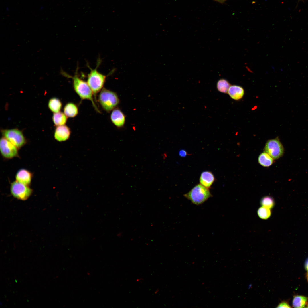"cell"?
Wrapping results in <instances>:
<instances>
[{"label": "cell", "instance_id": "cell-1", "mask_svg": "<svg viewBox=\"0 0 308 308\" xmlns=\"http://www.w3.org/2000/svg\"><path fill=\"white\" fill-rule=\"evenodd\" d=\"M78 66H77L74 75L72 76L68 74L61 69L60 73L62 75L67 78H71L72 80L74 89L82 100H87L90 101L98 113L100 111L95 103L93 99V92L87 82L80 78L78 75Z\"/></svg>", "mask_w": 308, "mask_h": 308}, {"label": "cell", "instance_id": "cell-2", "mask_svg": "<svg viewBox=\"0 0 308 308\" xmlns=\"http://www.w3.org/2000/svg\"><path fill=\"white\" fill-rule=\"evenodd\" d=\"M101 62L100 59L99 58L98 60L96 66L94 69L91 68L88 64L87 65L90 71L88 75L87 82L93 92L95 100L97 93L103 88L107 77L113 74L116 70L115 68L113 69L107 76L100 73L98 71L97 68Z\"/></svg>", "mask_w": 308, "mask_h": 308}, {"label": "cell", "instance_id": "cell-3", "mask_svg": "<svg viewBox=\"0 0 308 308\" xmlns=\"http://www.w3.org/2000/svg\"><path fill=\"white\" fill-rule=\"evenodd\" d=\"M184 196L194 204L198 205L205 202L212 196V195L208 188L200 184L195 186Z\"/></svg>", "mask_w": 308, "mask_h": 308}, {"label": "cell", "instance_id": "cell-4", "mask_svg": "<svg viewBox=\"0 0 308 308\" xmlns=\"http://www.w3.org/2000/svg\"><path fill=\"white\" fill-rule=\"evenodd\" d=\"M98 102L102 108L109 112L119 104V100L116 93L103 88L98 95Z\"/></svg>", "mask_w": 308, "mask_h": 308}, {"label": "cell", "instance_id": "cell-5", "mask_svg": "<svg viewBox=\"0 0 308 308\" xmlns=\"http://www.w3.org/2000/svg\"><path fill=\"white\" fill-rule=\"evenodd\" d=\"M1 132L3 137L18 149L22 147L26 143V140L22 132L18 129L2 130Z\"/></svg>", "mask_w": 308, "mask_h": 308}, {"label": "cell", "instance_id": "cell-6", "mask_svg": "<svg viewBox=\"0 0 308 308\" xmlns=\"http://www.w3.org/2000/svg\"><path fill=\"white\" fill-rule=\"evenodd\" d=\"M264 151L275 160L281 157L284 153L283 147L278 137L268 140Z\"/></svg>", "mask_w": 308, "mask_h": 308}, {"label": "cell", "instance_id": "cell-7", "mask_svg": "<svg viewBox=\"0 0 308 308\" xmlns=\"http://www.w3.org/2000/svg\"><path fill=\"white\" fill-rule=\"evenodd\" d=\"M11 194L18 199L25 200L31 195L32 190L29 186L16 181L12 182L10 187Z\"/></svg>", "mask_w": 308, "mask_h": 308}, {"label": "cell", "instance_id": "cell-8", "mask_svg": "<svg viewBox=\"0 0 308 308\" xmlns=\"http://www.w3.org/2000/svg\"><path fill=\"white\" fill-rule=\"evenodd\" d=\"M18 149L13 144L4 137L0 140V150L1 154L5 158L11 159L18 157Z\"/></svg>", "mask_w": 308, "mask_h": 308}, {"label": "cell", "instance_id": "cell-9", "mask_svg": "<svg viewBox=\"0 0 308 308\" xmlns=\"http://www.w3.org/2000/svg\"><path fill=\"white\" fill-rule=\"evenodd\" d=\"M110 118L112 123L118 128L122 127L125 124V116L123 112L119 108H115L112 110Z\"/></svg>", "mask_w": 308, "mask_h": 308}, {"label": "cell", "instance_id": "cell-10", "mask_svg": "<svg viewBox=\"0 0 308 308\" xmlns=\"http://www.w3.org/2000/svg\"><path fill=\"white\" fill-rule=\"evenodd\" d=\"M71 133L70 129L65 125L58 126L55 129L54 137L59 142L65 141L70 137Z\"/></svg>", "mask_w": 308, "mask_h": 308}, {"label": "cell", "instance_id": "cell-11", "mask_svg": "<svg viewBox=\"0 0 308 308\" xmlns=\"http://www.w3.org/2000/svg\"><path fill=\"white\" fill-rule=\"evenodd\" d=\"M33 175L29 171L25 169H21L17 172L15 175L16 181L24 185H30Z\"/></svg>", "mask_w": 308, "mask_h": 308}, {"label": "cell", "instance_id": "cell-12", "mask_svg": "<svg viewBox=\"0 0 308 308\" xmlns=\"http://www.w3.org/2000/svg\"><path fill=\"white\" fill-rule=\"evenodd\" d=\"M227 93L231 98L237 100H240L243 98L244 94V91L242 87L234 85H231Z\"/></svg>", "mask_w": 308, "mask_h": 308}, {"label": "cell", "instance_id": "cell-13", "mask_svg": "<svg viewBox=\"0 0 308 308\" xmlns=\"http://www.w3.org/2000/svg\"><path fill=\"white\" fill-rule=\"evenodd\" d=\"M215 181L213 173L209 171H204L201 175L199 179L200 183L204 187L209 188Z\"/></svg>", "mask_w": 308, "mask_h": 308}, {"label": "cell", "instance_id": "cell-14", "mask_svg": "<svg viewBox=\"0 0 308 308\" xmlns=\"http://www.w3.org/2000/svg\"><path fill=\"white\" fill-rule=\"evenodd\" d=\"M64 112L68 117L74 118L78 115V106L75 104L69 102L66 104L64 106Z\"/></svg>", "mask_w": 308, "mask_h": 308}, {"label": "cell", "instance_id": "cell-15", "mask_svg": "<svg viewBox=\"0 0 308 308\" xmlns=\"http://www.w3.org/2000/svg\"><path fill=\"white\" fill-rule=\"evenodd\" d=\"M258 162L261 165L264 167H269L273 163L274 159L266 152L261 153L258 158Z\"/></svg>", "mask_w": 308, "mask_h": 308}, {"label": "cell", "instance_id": "cell-16", "mask_svg": "<svg viewBox=\"0 0 308 308\" xmlns=\"http://www.w3.org/2000/svg\"><path fill=\"white\" fill-rule=\"evenodd\" d=\"M67 118L64 113L60 112L54 113L52 116L54 123L57 126L65 125Z\"/></svg>", "mask_w": 308, "mask_h": 308}, {"label": "cell", "instance_id": "cell-17", "mask_svg": "<svg viewBox=\"0 0 308 308\" xmlns=\"http://www.w3.org/2000/svg\"><path fill=\"white\" fill-rule=\"evenodd\" d=\"M62 106V103L60 100L59 99L55 97L50 99L48 103L49 108L54 113L60 112Z\"/></svg>", "mask_w": 308, "mask_h": 308}, {"label": "cell", "instance_id": "cell-18", "mask_svg": "<svg viewBox=\"0 0 308 308\" xmlns=\"http://www.w3.org/2000/svg\"><path fill=\"white\" fill-rule=\"evenodd\" d=\"M231 85L227 80L221 79L219 80L217 82V88L219 92L227 94Z\"/></svg>", "mask_w": 308, "mask_h": 308}, {"label": "cell", "instance_id": "cell-19", "mask_svg": "<svg viewBox=\"0 0 308 308\" xmlns=\"http://www.w3.org/2000/svg\"><path fill=\"white\" fill-rule=\"evenodd\" d=\"M307 299L306 297L302 296H295L293 301V305L295 308H303L305 307Z\"/></svg>", "mask_w": 308, "mask_h": 308}, {"label": "cell", "instance_id": "cell-20", "mask_svg": "<svg viewBox=\"0 0 308 308\" xmlns=\"http://www.w3.org/2000/svg\"><path fill=\"white\" fill-rule=\"evenodd\" d=\"M257 213L258 216L263 219H268L271 215L270 209L264 206L260 207L258 209Z\"/></svg>", "mask_w": 308, "mask_h": 308}, {"label": "cell", "instance_id": "cell-21", "mask_svg": "<svg viewBox=\"0 0 308 308\" xmlns=\"http://www.w3.org/2000/svg\"><path fill=\"white\" fill-rule=\"evenodd\" d=\"M260 203L263 206L270 209L273 208L274 205L273 199L270 196L263 197L261 200Z\"/></svg>", "mask_w": 308, "mask_h": 308}, {"label": "cell", "instance_id": "cell-22", "mask_svg": "<svg viewBox=\"0 0 308 308\" xmlns=\"http://www.w3.org/2000/svg\"><path fill=\"white\" fill-rule=\"evenodd\" d=\"M278 308H290L289 305L285 302H282L280 303L277 307Z\"/></svg>", "mask_w": 308, "mask_h": 308}, {"label": "cell", "instance_id": "cell-23", "mask_svg": "<svg viewBox=\"0 0 308 308\" xmlns=\"http://www.w3.org/2000/svg\"><path fill=\"white\" fill-rule=\"evenodd\" d=\"M179 155L181 157H184L189 155L186 151L182 149L179 151Z\"/></svg>", "mask_w": 308, "mask_h": 308}, {"label": "cell", "instance_id": "cell-24", "mask_svg": "<svg viewBox=\"0 0 308 308\" xmlns=\"http://www.w3.org/2000/svg\"><path fill=\"white\" fill-rule=\"evenodd\" d=\"M226 0H214L215 1L221 3H223Z\"/></svg>", "mask_w": 308, "mask_h": 308}, {"label": "cell", "instance_id": "cell-25", "mask_svg": "<svg viewBox=\"0 0 308 308\" xmlns=\"http://www.w3.org/2000/svg\"><path fill=\"white\" fill-rule=\"evenodd\" d=\"M305 267L306 269L308 271V259L306 261Z\"/></svg>", "mask_w": 308, "mask_h": 308}, {"label": "cell", "instance_id": "cell-26", "mask_svg": "<svg viewBox=\"0 0 308 308\" xmlns=\"http://www.w3.org/2000/svg\"><path fill=\"white\" fill-rule=\"evenodd\" d=\"M307 278H308V274H307Z\"/></svg>", "mask_w": 308, "mask_h": 308}, {"label": "cell", "instance_id": "cell-27", "mask_svg": "<svg viewBox=\"0 0 308 308\" xmlns=\"http://www.w3.org/2000/svg\"></svg>", "mask_w": 308, "mask_h": 308}]
</instances>
